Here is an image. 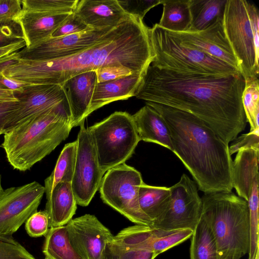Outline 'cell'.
I'll list each match as a JSON object with an SVG mask.
<instances>
[{
  "label": "cell",
  "instance_id": "c3c4849f",
  "mask_svg": "<svg viewBox=\"0 0 259 259\" xmlns=\"http://www.w3.org/2000/svg\"><path fill=\"white\" fill-rule=\"evenodd\" d=\"M2 134H4V132L0 130V135Z\"/></svg>",
  "mask_w": 259,
  "mask_h": 259
},
{
  "label": "cell",
  "instance_id": "8992f818",
  "mask_svg": "<svg viewBox=\"0 0 259 259\" xmlns=\"http://www.w3.org/2000/svg\"><path fill=\"white\" fill-rule=\"evenodd\" d=\"M223 26L245 82L258 78L259 12L245 0H227Z\"/></svg>",
  "mask_w": 259,
  "mask_h": 259
},
{
  "label": "cell",
  "instance_id": "ee69618b",
  "mask_svg": "<svg viewBox=\"0 0 259 259\" xmlns=\"http://www.w3.org/2000/svg\"><path fill=\"white\" fill-rule=\"evenodd\" d=\"M29 84H30L7 77L0 71V89L13 92L20 91Z\"/></svg>",
  "mask_w": 259,
  "mask_h": 259
},
{
  "label": "cell",
  "instance_id": "52a82bcc",
  "mask_svg": "<svg viewBox=\"0 0 259 259\" xmlns=\"http://www.w3.org/2000/svg\"><path fill=\"white\" fill-rule=\"evenodd\" d=\"M149 35L154 54L152 65L181 72L215 75L240 72L223 61L183 44L171 31L157 23L149 29Z\"/></svg>",
  "mask_w": 259,
  "mask_h": 259
},
{
  "label": "cell",
  "instance_id": "60d3db41",
  "mask_svg": "<svg viewBox=\"0 0 259 259\" xmlns=\"http://www.w3.org/2000/svg\"><path fill=\"white\" fill-rule=\"evenodd\" d=\"M98 83L119 79L134 73L130 69L122 66H108L96 71Z\"/></svg>",
  "mask_w": 259,
  "mask_h": 259
},
{
  "label": "cell",
  "instance_id": "d4e9b609",
  "mask_svg": "<svg viewBox=\"0 0 259 259\" xmlns=\"http://www.w3.org/2000/svg\"><path fill=\"white\" fill-rule=\"evenodd\" d=\"M171 200L170 188L150 186L143 183L139 191V202L142 211L153 222L167 210Z\"/></svg>",
  "mask_w": 259,
  "mask_h": 259
},
{
  "label": "cell",
  "instance_id": "4dcf8cb0",
  "mask_svg": "<svg viewBox=\"0 0 259 259\" xmlns=\"http://www.w3.org/2000/svg\"><path fill=\"white\" fill-rule=\"evenodd\" d=\"M249 221L248 259L259 256L258 250V177L255 179L248 201Z\"/></svg>",
  "mask_w": 259,
  "mask_h": 259
},
{
  "label": "cell",
  "instance_id": "bcb514c9",
  "mask_svg": "<svg viewBox=\"0 0 259 259\" xmlns=\"http://www.w3.org/2000/svg\"><path fill=\"white\" fill-rule=\"evenodd\" d=\"M16 101L13 91L0 89V103Z\"/></svg>",
  "mask_w": 259,
  "mask_h": 259
},
{
  "label": "cell",
  "instance_id": "83f0119b",
  "mask_svg": "<svg viewBox=\"0 0 259 259\" xmlns=\"http://www.w3.org/2000/svg\"><path fill=\"white\" fill-rule=\"evenodd\" d=\"M77 140L66 144L63 148L52 174L45 180L46 198L59 183L72 180L77 154Z\"/></svg>",
  "mask_w": 259,
  "mask_h": 259
},
{
  "label": "cell",
  "instance_id": "836d02e7",
  "mask_svg": "<svg viewBox=\"0 0 259 259\" xmlns=\"http://www.w3.org/2000/svg\"><path fill=\"white\" fill-rule=\"evenodd\" d=\"M152 251L127 249L112 242L107 243L101 259H154Z\"/></svg>",
  "mask_w": 259,
  "mask_h": 259
},
{
  "label": "cell",
  "instance_id": "9c48e42d",
  "mask_svg": "<svg viewBox=\"0 0 259 259\" xmlns=\"http://www.w3.org/2000/svg\"><path fill=\"white\" fill-rule=\"evenodd\" d=\"M143 183L138 170L125 163L120 164L105 173L99 189L101 198L136 225L151 227L152 222L139 205V191Z\"/></svg>",
  "mask_w": 259,
  "mask_h": 259
},
{
  "label": "cell",
  "instance_id": "3957f363",
  "mask_svg": "<svg viewBox=\"0 0 259 259\" xmlns=\"http://www.w3.org/2000/svg\"><path fill=\"white\" fill-rule=\"evenodd\" d=\"M146 105L165 119L172 152L183 162L204 193L231 192L233 161L228 144L205 122L188 112L154 102Z\"/></svg>",
  "mask_w": 259,
  "mask_h": 259
},
{
  "label": "cell",
  "instance_id": "74e56055",
  "mask_svg": "<svg viewBox=\"0 0 259 259\" xmlns=\"http://www.w3.org/2000/svg\"><path fill=\"white\" fill-rule=\"evenodd\" d=\"M92 29L86 25L74 12L52 34V37H58L82 32Z\"/></svg>",
  "mask_w": 259,
  "mask_h": 259
},
{
  "label": "cell",
  "instance_id": "f546056e",
  "mask_svg": "<svg viewBox=\"0 0 259 259\" xmlns=\"http://www.w3.org/2000/svg\"><path fill=\"white\" fill-rule=\"evenodd\" d=\"M190 238V259H219L214 236L201 217Z\"/></svg>",
  "mask_w": 259,
  "mask_h": 259
},
{
  "label": "cell",
  "instance_id": "2e32d148",
  "mask_svg": "<svg viewBox=\"0 0 259 259\" xmlns=\"http://www.w3.org/2000/svg\"><path fill=\"white\" fill-rule=\"evenodd\" d=\"M171 32L183 44L223 61L240 71L237 60L225 33L223 17L200 31Z\"/></svg>",
  "mask_w": 259,
  "mask_h": 259
},
{
  "label": "cell",
  "instance_id": "8fae6325",
  "mask_svg": "<svg viewBox=\"0 0 259 259\" xmlns=\"http://www.w3.org/2000/svg\"><path fill=\"white\" fill-rule=\"evenodd\" d=\"M77 154L71 187L77 204L88 206L94 197L104 175L101 170L95 145L84 123L80 126Z\"/></svg>",
  "mask_w": 259,
  "mask_h": 259
},
{
  "label": "cell",
  "instance_id": "d6986e66",
  "mask_svg": "<svg viewBox=\"0 0 259 259\" xmlns=\"http://www.w3.org/2000/svg\"><path fill=\"white\" fill-rule=\"evenodd\" d=\"M193 232L190 229L165 231L141 226L133 233L132 242L135 249L152 251L156 257L190 238Z\"/></svg>",
  "mask_w": 259,
  "mask_h": 259
},
{
  "label": "cell",
  "instance_id": "7a4b0ae2",
  "mask_svg": "<svg viewBox=\"0 0 259 259\" xmlns=\"http://www.w3.org/2000/svg\"><path fill=\"white\" fill-rule=\"evenodd\" d=\"M149 29L130 15L101 40L76 54L48 60L20 59L18 78L31 84H61L80 73L113 65L143 75L154 58Z\"/></svg>",
  "mask_w": 259,
  "mask_h": 259
},
{
  "label": "cell",
  "instance_id": "484cf974",
  "mask_svg": "<svg viewBox=\"0 0 259 259\" xmlns=\"http://www.w3.org/2000/svg\"><path fill=\"white\" fill-rule=\"evenodd\" d=\"M227 0H189L191 22L187 32L202 31L223 17Z\"/></svg>",
  "mask_w": 259,
  "mask_h": 259
},
{
  "label": "cell",
  "instance_id": "ba28073f",
  "mask_svg": "<svg viewBox=\"0 0 259 259\" xmlns=\"http://www.w3.org/2000/svg\"><path fill=\"white\" fill-rule=\"evenodd\" d=\"M88 129L104 174L130 158L140 141L133 117L126 112L116 111Z\"/></svg>",
  "mask_w": 259,
  "mask_h": 259
},
{
  "label": "cell",
  "instance_id": "e575fe53",
  "mask_svg": "<svg viewBox=\"0 0 259 259\" xmlns=\"http://www.w3.org/2000/svg\"><path fill=\"white\" fill-rule=\"evenodd\" d=\"M0 259L36 258L11 236L0 237Z\"/></svg>",
  "mask_w": 259,
  "mask_h": 259
},
{
  "label": "cell",
  "instance_id": "b9f144b4",
  "mask_svg": "<svg viewBox=\"0 0 259 259\" xmlns=\"http://www.w3.org/2000/svg\"><path fill=\"white\" fill-rule=\"evenodd\" d=\"M234 140V142L229 147L231 156L241 149H259V129L250 131L248 134H243Z\"/></svg>",
  "mask_w": 259,
  "mask_h": 259
},
{
  "label": "cell",
  "instance_id": "681fc988",
  "mask_svg": "<svg viewBox=\"0 0 259 259\" xmlns=\"http://www.w3.org/2000/svg\"><path fill=\"white\" fill-rule=\"evenodd\" d=\"M255 259H259V256H257Z\"/></svg>",
  "mask_w": 259,
  "mask_h": 259
},
{
  "label": "cell",
  "instance_id": "6da1fadb",
  "mask_svg": "<svg viewBox=\"0 0 259 259\" xmlns=\"http://www.w3.org/2000/svg\"><path fill=\"white\" fill-rule=\"evenodd\" d=\"M245 83L240 72L230 75L202 74L151 64L142 76L135 97L190 113L229 144L246 126L242 101Z\"/></svg>",
  "mask_w": 259,
  "mask_h": 259
},
{
  "label": "cell",
  "instance_id": "5bb4252c",
  "mask_svg": "<svg viewBox=\"0 0 259 259\" xmlns=\"http://www.w3.org/2000/svg\"><path fill=\"white\" fill-rule=\"evenodd\" d=\"M114 28L87 31L49 38L16 52L18 58L48 60L65 58L84 50L101 40Z\"/></svg>",
  "mask_w": 259,
  "mask_h": 259
},
{
  "label": "cell",
  "instance_id": "e0dca14e",
  "mask_svg": "<svg viewBox=\"0 0 259 259\" xmlns=\"http://www.w3.org/2000/svg\"><path fill=\"white\" fill-rule=\"evenodd\" d=\"M98 83L95 71L80 73L61 85L67 98L72 127L80 126L89 115L92 96Z\"/></svg>",
  "mask_w": 259,
  "mask_h": 259
},
{
  "label": "cell",
  "instance_id": "7bdbcfd3",
  "mask_svg": "<svg viewBox=\"0 0 259 259\" xmlns=\"http://www.w3.org/2000/svg\"><path fill=\"white\" fill-rule=\"evenodd\" d=\"M18 101L0 103V130L4 134V129L11 114L16 109Z\"/></svg>",
  "mask_w": 259,
  "mask_h": 259
},
{
  "label": "cell",
  "instance_id": "8d00e7d4",
  "mask_svg": "<svg viewBox=\"0 0 259 259\" xmlns=\"http://www.w3.org/2000/svg\"><path fill=\"white\" fill-rule=\"evenodd\" d=\"M49 227V217L45 210L34 212L25 223L26 231L31 237L45 236Z\"/></svg>",
  "mask_w": 259,
  "mask_h": 259
},
{
  "label": "cell",
  "instance_id": "d590c367",
  "mask_svg": "<svg viewBox=\"0 0 259 259\" xmlns=\"http://www.w3.org/2000/svg\"><path fill=\"white\" fill-rule=\"evenodd\" d=\"M117 1L126 14L143 20L147 13L154 7L161 4L162 0H117Z\"/></svg>",
  "mask_w": 259,
  "mask_h": 259
},
{
  "label": "cell",
  "instance_id": "4fadbf2b",
  "mask_svg": "<svg viewBox=\"0 0 259 259\" xmlns=\"http://www.w3.org/2000/svg\"><path fill=\"white\" fill-rule=\"evenodd\" d=\"M14 93L18 105L8 119L4 133L24 121L68 104L60 84H30Z\"/></svg>",
  "mask_w": 259,
  "mask_h": 259
},
{
  "label": "cell",
  "instance_id": "f35d334b",
  "mask_svg": "<svg viewBox=\"0 0 259 259\" xmlns=\"http://www.w3.org/2000/svg\"><path fill=\"white\" fill-rule=\"evenodd\" d=\"M22 12L20 0H0V23H17Z\"/></svg>",
  "mask_w": 259,
  "mask_h": 259
},
{
  "label": "cell",
  "instance_id": "1f68e13d",
  "mask_svg": "<svg viewBox=\"0 0 259 259\" xmlns=\"http://www.w3.org/2000/svg\"><path fill=\"white\" fill-rule=\"evenodd\" d=\"M245 82L242 101L246 121L252 131L259 129V80L256 78Z\"/></svg>",
  "mask_w": 259,
  "mask_h": 259
},
{
  "label": "cell",
  "instance_id": "f1b7e54d",
  "mask_svg": "<svg viewBox=\"0 0 259 259\" xmlns=\"http://www.w3.org/2000/svg\"><path fill=\"white\" fill-rule=\"evenodd\" d=\"M45 236L46 259H82L71 245L65 226L51 227Z\"/></svg>",
  "mask_w": 259,
  "mask_h": 259
},
{
  "label": "cell",
  "instance_id": "277c9868",
  "mask_svg": "<svg viewBox=\"0 0 259 259\" xmlns=\"http://www.w3.org/2000/svg\"><path fill=\"white\" fill-rule=\"evenodd\" d=\"M71 128L69 105H63L7 131L0 146L14 169L24 171L51 153Z\"/></svg>",
  "mask_w": 259,
  "mask_h": 259
},
{
  "label": "cell",
  "instance_id": "ffe728a7",
  "mask_svg": "<svg viewBox=\"0 0 259 259\" xmlns=\"http://www.w3.org/2000/svg\"><path fill=\"white\" fill-rule=\"evenodd\" d=\"M71 13L48 14L22 11L17 23L21 28L26 47H31L51 37Z\"/></svg>",
  "mask_w": 259,
  "mask_h": 259
},
{
  "label": "cell",
  "instance_id": "cb8c5ba5",
  "mask_svg": "<svg viewBox=\"0 0 259 259\" xmlns=\"http://www.w3.org/2000/svg\"><path fill=\"white\" fill-rule=\"evenodd\" d=\"M259 149L239 150L233 161V188L239 197L246 201L249 197L252 183L258 177Z\"/></svg>",
  "mask_w": 259,
  "mask_h": 259
},
{
  "label": "cell",
  "instance_id": "d6a6232c",
  "mask_svg": "<svg viewBox=\"0 0 259 259\" xmlns=\"http://www.w3.org/2000/svg\"><path fill=\"white\" fill-rule=\"evenodd\" d=\"M78 0H22V11L48 14L71 13Z\"/></svg>",
  "mask_w": 259,
  "mask_h": 259
},
{
  "label": "cell",
  "instance_id": "5b68a950",
  "mask_svg": "<svg viewBox=\"0 0 259 259\" xmlns=\"http://www.w3.org/2000/svg\"><path fill=\"white\" fill-rule=\"evenodd\" d=\"M201 217L210 228L219 259H240L249 249L247 201L233 193H204Z\"/></svg>",
  "mask_w": 259,
  "mask_h": 259
},
{
  "label": "cell",
  "instance_id": "30bf717a",
  "mask_svg": "<svg viewBox=\"0 0 259 259\" xmlns=\"http://www.w3.org/2000/svg\"><path fill=\"white\" fill-rule=\"evenodd\" d=\"M169 188L171 200L168 208L151 227L165 231H194L201 218L202 207L195 183L183 174L179 182Z\"/></svg>",
  "mask_w": 259,
  "mask_h": 259
},
{
  "label": "cell",
  "instance_id": "ac0fdd59",
  "mask_svg": "<svg viewBox=\"0 0 259 259\" xmlns=\"http://www.w3.org/2000/svg\"><path fill=\"white\" fill-rule=\"evenodd\" d=\"M73 12L92 29L114 28L130 16L117 0L78 1Z\"/></svg>",
  "mask_w": 259,
  "mask_h": 259
},
{
  "label": "cell",
  "instance_id": "7402d4cb",
  "mask_svg": "<svg viewBox=\"0 0 259 259\" xmlns=\"http://www.w3.org/2000/svg\"><path fill=\"white\" fill-rule=\"evenodd\" d=\"M132 116L140 141L154 143L172 151L169 128L158 112L146 105Z\"/></svg>",
  "mask_w": 259,
  "mask_h": 259
},
{
  "label": "cell",
  "instance_id": "4316f807",
  "mask_svg": "<svg viewBox=\"0 0 259 259\" xmlns=\"http://www.w3.org/2000/svg\"><path fill=\"white\" fill-rule=\"evenodd\" d=\"M161 4L163 12L158 26L172 32L189 31L191 22L189 0H162Z\"/></svg>",
  "mask_w": 259,
  "mask_h": 259
},
{
  "label": "cell",
  "instance_id": "ab89813d",
  "mask_svg": "<svg viewBox=\"0 0 259 259\" xmlns=\"http://www.w3.org/2000/svg\"><path fill=\"white\" fill-rule=\"evenodd\" d=\"M25 40L15 22L0 23V48Z\"/></svg>",
  "mask_w": 259,
  "mask_h": 259
},
{
  "label": "cell",
  "instance_id": "7c38bea8",
  "mask_svg": "<svg viewBox=\"0 0 259 259\" xmlns=\"http://www.w3.org/2000/svg\"><path fill=\"white\" fill-rule=\"evenodd\" d=\"M45 193L33 181L3 190L0 195V237H11L37 209Z\"/></svg>",
  "mask_w": 259,
  "mask_h": 259
},
{
  "label": "cell",
  "instance_id": "9a60e30c",
  "mask_svg": "<svg viewBox=\"0 0 259 259\" xmlns=\"http://www.w3.org/2000/svg\"><path fill=\"white\" fill-rule=\"evenodd\" d=\"M65 227L71 245L82 259H101L106 245L114 236L91 214L72 219Z\"/></svg>",
  "mask_w": 259,
  "mask_h": 259
},
{
  "label": "cell",
  "instance_id": "f6af8a7d",
  "mask_svg": "<svg viewBox=\"0 0 259 259\" xmlns=\"http://www.w3.org/2000/svg\"><path fill=\"white\" fill-rule=\"evenodd\" d=\"M26 46L25 40H22L0 48V59L17 52Z\"/></svg>",
  "mask_w": 259,
  "mask_h": 259
},
{
  "label": "cell",
  "instance_id": "7dc6e473",
  "mask_svg": "<svg viewBox=\"0 0 259 259\" xmlns=\"http://www.w3.org/2000/svg\"><path fill=\"white\" fill-rule=\"evenodd\" d=\"M3 189L2 186V177L0 175V195L2 194V192H3Z\"/></svg>",
  "mask_w": 259,
  "mask_h": 259
},
{
  "label": "cell",
  "instance_id": "603a6c76",
  "mask_svg": "<svg viewBox=\"0 0 259 259\" xmlns=\"http://www.w3.org/2000/svg\"><path fill=\"white\" fill-rule=\"evenodd\" d=\"M77 203L71 182L58 183L47 198L45 210L49 220V227L66 225L75 214Z\"/></svg>",
  "mask_w": 259,
  "mask_h": 259
},
{
  "label": "cell",
  "instance_id": "44dd1931",
  "mask_svg": "<svg viewBox=\"0 0 259 259\" xmlns=\"http://www.w3.org/2000/svg\"><path fill=\"white\" fill-rule=\"evenodd\" d=\"M143 75L133 73L119 79L97 83L92 96L89 114L110 103L135 96Z\"/></svg>",
  "mask_w": 259,
  "mask_h": 259
}]
</instances>
